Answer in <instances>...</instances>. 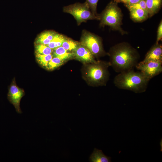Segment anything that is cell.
<instances>
[{"label":"cell","instance_id":"cell-1","mask_svg":"<svg viewBox=\"0 0 162 162\" xmlns=\"http://www.w3.org/2000/svg\"><path fill=\"white\" fill-rule=\"evenodd\" d=\"M108 55L111 66L119 73L132 69L138 63L140 58L137 50L126 42L115 45L111 48Z\"/></svg>","mask_w":162,"mask_h":162},{"label":"cell","instance_id":"cell-2","mask_svg":"<svg viewBox=\"0 0 162 162\" xmlns=\"http://www.w3.org/2000/svg\"><path fill=\"white\" fill-rule=\"evenodd\" d=\"M150 80L140 71L132 69L120 73L115 77L114 83L118 88L135 93L145 92Z\"/></svg>","mask_w":162,"mask_h":162},{"label":"cell","instance_id":"cell-3","mask_svg":"<svg viewBox=\"0 0 162 162\" xmlns=\"http://www.w3.org/2000/svg\"><path fill=\"white\" fill-rule=\"evenodd\" d=\"M111 66L109 62L97 61L86 66L84 76L92 85L102 86L106 85L109 77L108 67Z\"/></svg>","mask_w":162,"mask_h":162},{"label":"cell","instance_id":"cell-4","mask_svg":"<svg viewBox=\"0 0 162 162\" xmlns=\"http://www.w3.org/2000/svg\"><path fill=\"white\" fill-rule=\"evenodd\" d=\"M99 15L100 26H109L122 35L127 33L122 28V14L117 3L110 2Z\"/></svg>","mask_w":162,"mask_h":162},{"label":"cell","instance_id":"cell-5","mask_svg":"<svg viewBox=\"0 0 162 162\" xmlns=\"http://www.w3.org/2000/svg\"><path fill=\"white\" fill-rule=\"evenodd\" d=\"M63 11L72 15L78 26L89 20H100L99 15H96L92 12L86 2L83 3H76L64 6Z\"/></svg>","mask_w":162,"mask_h":162},{"label":"cell","instance_id":"cell-6","mask_svg":"<svg viewBox=\"0 0 162 162\" xmlns=\"http://www.w3.org/2000/svg\"><path fill=\"white\" fill-rule=\"evenodd\" d=\"M80 42L94 57L98 58L106 54L104 50L101 38L89 31L82 30Z\"/></svg>","mask_w":162,"mask_h":162},{"label":"cell","instance_id":"cell-7","mask_svg":"<svg viewBox=\"0 0 162 162\" xmlns=\"http://www.w3.org/2000/svg\"><path fill=\"white\" fill-rule=\"evenodd\" d=\"M162 61H152L138 63L136 68L142 73L150 80L162 72Z\"/></svg>","mask_w":162,"mask_h":162},{"label":"cell","instance_id":"cell-8","mask_svg":"<svg viewBox=\"0 0 162 162\" xmlns=\"http://www.w3.org/2000/svg\"><path fill=\"white\" fill-rule=\"evenodd\" d=\"M25 94L24 90L16 85L14 79L9 88L7 98L10 102L14 105L18 113H22L20 104L22 98Z\"/></svg>","mask_w":162,"mask_h":162},{"label":"cell","instance_id":"cell-9","mask_svg":"<svg viewBox=\"0 0 162 162\" xmlns=\"http://www.w3.org/2000/svg\"><path fill=\"white\" fill-rule=\"evenodd\" d=\"M72 52L73 58L84 64L92 63L97 62L92 53L80 43Z\"/></svg>","mask_w":162,"mask_h":162},{"label":"cell","instance_id":"cell-10","mask_svg":"<svg viewBox=\"0 0 162 162\" xmlns=\"http://www.w3.org/2000/svg\"><path fill=\"white\" fill-rule=\"evenodd\" d=\"M152 61H162V46L161 44H156L147 53L144 60L146 63Z\"/></svg>","mask_w":162,"mask_h":162},{"label":"cell","instance_id":"cell-11","mask_svg":"<svg viewBox=\"0 0 162 162\" xmlns=\"http://www.w3.org/2000/svg\"><path fill=\"white\" fill-rule=\"evenodd\" d=\"M129 11L130 18L135 22H142L149 17L148 11L142 9H135Z\"/></svg>","mask_w":162,"mask_h":162},{"label":"cell","instance_id":"cell-12","mask_svg":"<svg viewBox=\"0 0 162 162\" xmlns=\"http://www.w3.org/2000/svg\"><path fill=\"white\" fill-rule=\"evenodd\" d=\"M89 161L91 162H110L111 158L105 155L101 150L95 148L90 155Z\"/></svg>","mask_w":162,"mask_h":162},{"label":"cell","instance_id":"cell-13","mask_svg":"<svg viewBox=\"0 0 162 162\" xmlns=\"http://www.w3.org/2000/svg\"><path fill=\"white\" fill-rule=\"evenodd\" d=\"M52 54L53 57L58 58L64 62L73 58L72 52L67 50L62 46L53 50Z\"/></svg>","mask_w":162,"mask_h":162},{"label":"cell","instance_id":"cell-14","mask_svg":"<svg viewBox=\"0 0 162 162\" xmlns=\"http://www.w3.org/2000/svg\"><path fill=\"white\" fill-rule=\"evenodd\" d=\"M145 1L149 17L156 14L161 6L162 0H145Z\"/></svg>","mask_w":162,"mask_h":162},{"label":"cell","instance_id":"cell-15","mask_svg":"<svg viewBox=\"0 0 162 162\" xmlns=\"http://www.w3.org/2000/svg\"><path fill=\"white\" fill-rule=\"evenodd\" d=\"M56 33L52 31H46L39 36L36 42L38 44L47 45L52 40Z\"/></svg>","mask_w":162,"mask_h":162},{"label":"cell","instance_id":"cell-16","mask_svg":"<svg viewBox=\"0 0 162 162\" xmlns=\"http://www.w3.org/2000/svg\"><path fill=\"white\" fill-rule=\"evenodd\" d=\"M66 37L62 34L56 33L52 40L47 45L50 48L53 50L62 46L63 42Z\"/></svg>","mask_w":162,"mask_h":162},{"label":"cell","instance_id":"cell-17","mask_svg":"<svg viewBox=\"0 0 162 162\" xmlns=\"http://www.w3.org/2000/svg\"><path fill=\"white\" fill-rule=\"evenodd\" d=\"M80 43V42L66 37L63 42L62 46L67 50L72 52L77 47Z\"/></svg>","mask_w":162,"mask_h":162},{"label":"cell","instance_id":"cell-18","mask_svg":"<svg viewBox=\"0 0 162 162\" xmlns=\"http://www.w3.org/2000/svg\"><path fill=\"white\" fill-rule=\"evenodd\" d=\"M36 56L38 63L42 66L47 68L48 64L53 56L52 54L48 55H41L36 53Z\"/></svg>","mask_w":162,"mask_h":162},{"label":"cell","instance_id":"cell-19","mask_svg":"<svg viewBox=\"0 0 162 162\" xmlns=\"http://www.w3.org/2000/svg\"><path fill=\"white\" fill-rule=\"evenodd\" d=\"M36 53L41 55L52 54L53 50L46 45L38 44L35 47Z\"/></svg>","mask_w":162,"mask_h":162},{"label":"cell","instance_id":"cell-20","mask_svg":"<svg viewBox=\"0 0 162 162\" xmlns=\"http://www.w3.org/2000/svg\"><path fill=\"white\" fill-rule=\"evenodd\" d=\"M64 62L59 58L54 57L49 62L47 69L50 70L54 69L62 65Z\"/></svg>","mask_w":162,"mask_h":162},{"label":"cell","instance_id":"cell-21","mask_svg":"<svg viewBox=\"0 0 162 162\" xmlns=\"http://www.w3.org/2000/svg\"><path fill=\"white\" fill-rule=\"evenodd\" d=\"M125 6L129 10L139 8L147 11L145 0H140L139 2L133 4H126Z\"/></svg>","mask_w":162,"mask_h":162},{"label":"cell","instance_id":"cell-22","mask_svg":"<svg viewBox=\"0 0 162 162\" xmlns=\"http://www.w3.org/2000/svg\"><path fill=\"white\" fill-rule=\"evenodd\" d=\"M99 0H86V2L88 4L92 12L96 15L98 16L97 12V7Z\"/></svg>","mask_w":162,"mask_h":162},{"label":"cell","instance_id":"cell-23","mask_svg":"<svg viewBox=\"0 0 162 162\" xmlns=\"http://www.w3.org/2000/svg\"><path fill=\"white\" fill-rule=\"evenodd\" d=\"M162 38V22L161 21L158 27L156 44L158 43L159 41L161 40Z\"/></svg>","mask_w":162,"mask_h":162},{"label":"cell","instance_id":"cell-24","mask_svg":"<svg viewBox=\"0 0 162 162\" xmlns=\"http://www.w3.org/2000/svg\"><path fill=\"white\" fill-rule=\"evenodd\" d=\"M140 0H121L122 2L125 4H133L139 2Z\"/></svg>","mask_w":162,"mask_h":162},{"label":"cell","instance_id":"cell-25","mask_svg":"<svg viewBox=\"0 0 162 162\" xmlns=\"http://www.w3.org/2000/svg\"><path fill=\"white\" fill-rule=\"evenodd\" d=\"M114 2H116L117 3L121 2V0H114Z\"/></svg>","mask_w":162,"mask_h":162}]
</instances>
